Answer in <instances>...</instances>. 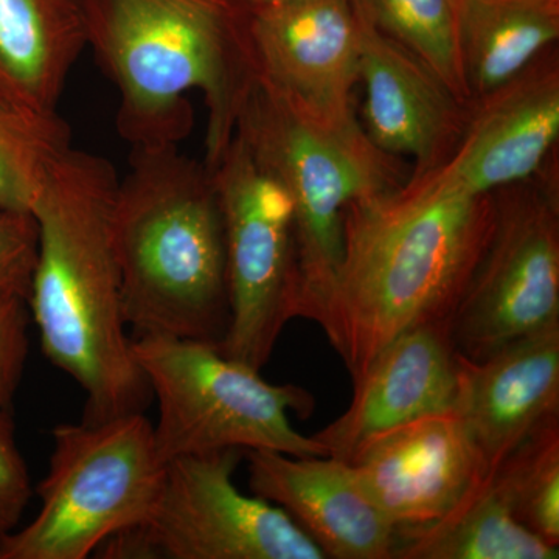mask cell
<instances>
[{
	"label": "cell",
	"instance_id": "obj_1",
	"mask_svg": "<svg viewBox=\"0 0 559 559\" xmlns=\"http://www.w3.org/2000/svg\"><path fill=\"white\" fill-rule=\"evenodd\" d=\"M492 215L495 193H471L436 171L347 205L325 334L353 384L404 330L454 316Z\"/></svg>",
	"mask_w": 559,
	"mask_h": 559
},
{
	"label": "cell",
	"instance_id": "obj_2",
	"mask_svg": "<svg viewBox=\"0 0 559 559\" xmlns=\"http://www.w3.org/2000/svg\"><path fill=\"white\" fill-rule=\"evenodd\" d=\"M119 180L105 157L69 148L32 209L39 242L28 311L44 356L83 390L87 421L143 412L153 400L123 314L114 238Z\"/></svg>",
	"mask_w": 559,
	"mask_h": 559
},
{
	"label": "cell",
	"instance_id": "obj_3",
	"mask_svg": "<svg viewBox=\"0 0 559 559\" xmlns=\"http://www.w3.org/2000/svg\"><path fill=\"white\" fill-rule=\"evenodd\" d=\"M87 46L120 92L117 131L131 148L179 145L193 128L186 95L209 110L205 164L229 146L253 72L231 0H81Z\"/></svg>",
	"mask_w": 559,
	"mask_h": 559
},
{
	"label": "cell",
	"instance_id": "obj_4",
	"mask_svg": "<svg viewBox=\"0 0 559 559\" xmlns=\"http://www.w3.org/2000/svg\"><path fill=\"white\" fill-rule=\"evenodd\" d=\"M114 202L123 314L146 334L219 347L230 322L226 229L212 168L179 145L131 148Z\"/></svg>",
	"mask_w": 559,
	"mask_h": 559
},
{
	"label": "cell",
	"instance_id": "obj_5",
	"mask_svg": "<svg viewBox=\"0 0 559 559\" xmlns=\"http://www.w3.org/2000/svg\"><path fill=\"white\" fill-rule=\"evenodd\" d=\"M235 132L282 183L294 210L296 318L330 325L352 202L400 189L411 171L359 119L331 120L253 75Z\"/></svg>",
	"mask_w": 559,
	"mask_h": 559
},
{
	"label": "cell",
	"instance_id": "obj_6",
	"mask_svg": "<svg viewBox=\"0 0 559 559\" xmlns=\"http://www.w3.org/2000/svg\"><path fill=\"white\" fill-rule=\"evenodd\" d=\"M38 514L0 539V559H86L117 533L143 524L167 463L143 412L51 430Z\"/></svg>",
	"mask_w": 559,
	"mask_h": 559
},
{
	"label": "cell",
	"instance_id": "obj_7",
	"mask_svg": "<svg viewBox=\"0 0 559 559\" xmlns=\"http://www.w3.org/2000/svg\"><path fill=\"white\" fill-rule=\"evenodd\" d=\"M131 348L159 406L154 440L165 463L223 450L329 455L290 423V414L307 417L314 409L307 390L271 384L204 342L146 334L131 337Z\"/></svg>",
	"mask_w": 559,
	"mask_h": 559
},
{
	"label": "cell",
	"instance_id": "obj_8",
	"mask_svg": "<svg viewBox=\"0 0 559 559\" xmlns=\"http://www.w3.org/2000/svg\"><path fill=\"white\" fill-rule=\"evenodd\" d=\"M559 323L558 153L532 178L495 191V215L454 316L460 355L481 360Z\"/></svg>",
	"mask_w": 559,
	"mask_h": 559
},
{
	"label": "cell",
	"instance_id": "obj_9",
	"mask_svg": "<svg viewBox=\"0 0 559 559\" xmlns=\"http://www.w3.org/2000/svg\"><path fill=\"white\" fill-rule=\"evenodd\" d=\"M242 455L223 450L167 462L148 520L106 540L97 557L326 559L280 507L237 488Z\"/></svg>",
	"mask_w": 559,
	"mask_h": 559
},
{
	"label": "cell",
	"instance_id": "obj_10",
	"mask_svg": "<svg viewBox=\"0 0 559 559\" xmlns=\"http://www.w3.org/2000/svg\"><path fill=\"white\" fill-rule=\"evenodd\" d=\"M226 229L230 322L224 355L266 366L283 329L296 319V241L289 194L235 132L212 168Z\"/></svg>",
	"mask_w": 559,
	"mask_h": 559
},
{
	"label": "cell",
	"instance_id": "obj_11",
	"mask_svg": "<svg viewBox=\"0 0 559 559\" xmlns=\"http://www.w3.org/2000/svg\"><path fill=\"white\" fill-rule=\"evenodd\" d=\"M253 75L331 120L358 119L359 35L353 0H278L241 13Z\"/></svg>",
	"mask_w": 559,
	"mask_h": 559
},
{
	"label": "cell",
	"instance_id": "obj_12",
	"mask_svg": "<svg viewBox=\"0 0 559 559\" xmlns=\"http://www.w3.org/2000/svg\"><path fill=\"white\" fill-rule=\"evenodd\" d=\"M349 465L396 533L443 520L489 474L473 433L455 412L385 433Z\"/></svg>",
	"mask_w": 559,
	"mask_h": 559
},
{
	"label": "cell",
	"instance_id": "obj_13",
	"mask_svg": "<svg viewBox=\"0 0 559 559\" xmlns=\"http://www.w3.org/2000/svg\"><path fill=\"white\" fill-rule=\"evenodd\" d=\"M358 17L362 128L390 156L414 159L411 176L448 160L468 121L471 102L460 100L429 66L401 46L353 0Z\"/></svg>",
	"mask_w": 559,
	"mask_h": 559
},
{
	"label": "cell",
	"instance_id": "obj_14",
	"mask_svg": "<svg viewBox=\"0 0 559 559\" xmlns=\"http://www.w3.org/2000/svg\"><path fill=\"white\" fill-rule=\"evenodd\" d=\"M452 318L426 320L400 333L358 382L347 411L312 436L329 455L353 463L371 441L417 419L454 412L459 352Z\"/></svg>",
	"mask_w": 559,
	"mask_h": 559
},
{
	"label": "cell",
	"instance_id": "obj_15",
	"mask_svg": "<svg viewBox=\"0 0 559 559\" xmlns=\"http://www.w3.org/2000/svg\"><path fill=\"white\" fill-rule=\"evenodd\" d=\"M559 50L550 47L520 75L471 102L448 160L433 168L476 194L532 178L558 153Z\"/></svg>",
	"mask_w": 559,
	"mask_h": 559
},
{
	"label": "cell",
	"instance_id": "obj_16",
	"mask_svg": "<svg viewBox=\"0 0 559 559\" xmlns=\"http://www.w3.org/2000/svg\"><path fill=\"white\" fill-rule=\"evenodd\" d=\"M250 492L280 507L326 559H393L399 533L353 465L331 455L245 451Z\"/></svg>",
	"mask_w": 559,
	"mask_h": 559
},
{
	"label": "cell",
	"instance_id": "obj_17",
	"mask_svg": "<svg viewBox=\"0 0 559 559\" xmlns=\"http://www.w3.org/2000/svg\"><path fill=\"white\" fill-rule=\"evenodd\" d=\"M455 414L496 468L522 440L559 415V323L481 360L459 353Z\"/></svg>",
	"mask_w": 559,
	"mask_h": 559
},
{
	"label": "cell",
	"instance_id": "obj_18",
	"mask_svg": "<svg viewBox=\"0 0 559 559\" xmlns=\"http://www.w3.org/2000/svg\"><path fill=\"white\" fill-rule=\"evenodd\" d=\"M86 47L81 0H0V105L58 112Z\"/></svg>",
	"mask_w": 559,
	"mask_h": 559
},
{
	"label": "cell",
	"instance_id": "obj_19",
	"mask_svg": "<svg viewBox=\"0 0 559 559\" xmlns=\"http://www.w3.org/2000/svg\"><path fill=\"white\" fill-rule=\"evenodd\" d=\"M471 102L520 75L559 39V0H452Z\"/></svg>",
	"mask_w": 559,
	"mask_h": 559
},
{
	"label": "cell",
	"instance_id": "obj_20",
	"mask_svg": "<svg viewBox=\"0 0 559 559\" xmlns=\"http://www.w3.org/2000/svg\"><path fill=\"white\" fill-rule=\"evenodd\" d=\"M511 513L489 474L459 507L428 527L399 533L393 559H558Z\"/></svg>",
	"mask_w": 559,
	"mask_h": 559
},
{
	"label": "cell",
	"instance_id": "obj_21",
	"mask_svg": "<svg viewBox=\"0 0 559 559\" xmlns=\"http://www.w3.org/2000/svg\"><path fill=\"white\" fill-rule=\"evenodd\" d=\"M489 479L525 528L559 547V415L522 440Z\"/></svg>",
	"mask_w": 559,
	"mask_h": 559
},
{
	"label": "cell",
	"instance_id": "obj_22",
	"mask_svg": "<svg viewBox=\"0 0 559 559\" xmlns=\"http://www.w3.org/2000/svg\"><path fill=\"white\" fill-rule=\"evenodd\" d=\"M70 145L60 114L0 105V209L32 213L44 183Z\"/></svg>",
	"mask_w": 559,
	"mask_h": 559
},
{
	"label": "cell",
	"instance_id": "obj_23",
	"mask_svg": "<svg viewBox=\"0 0 559 559\" xmlns=\"http://www.w3.org/2000/svg\"><path fill=\"white\" fill-rule=\"evenodd\" d=\"M382 33L429 66L463 102H471L452 0H356Z\"/></svg>",
	"mask_w": 559,
	"mask_h": 559
},
{
	"label": "cell",
	"instance_id": "obj_24",
	"mask_svg": "<svg viewBox=\"0 0 559 559\" xmlns=\"http://www.w3.org/2000/svg\"><path fill=\"white\" fill-rule=\"evenodd\" d=\"M38 242L33 213L0 209V300L28 299Z\"/></svg>",
	"mask_w": 559,
	"mask_h": 559
},
{
	"label": "cell",
	"instance_id": "obj_25",
	"mask_svg": "<svg viewBox=\"0 0 559 559\" xmlns=\"http://www.w3.org/2000/svg\"><path fill=\"white\" fill-rule=\"evenodd\" d=\"M33 495L10 409L0 406V539L17 528Z\"/></svg>",
	"mask_w": 559,
	"mask_h": 559
},
{
	"label": "cell",
	"instance_id": "obj_26",
	"mask_svg": "<svg viewBox=\"0 0 559 559\" xmlns=\"http://www.w3.org/2000/svg\"><path fill=\"white\" fill-rule=\"evenodd\" d=\"M27 300H0V406L11 409L28 358Z\"/></svg>",
	"mask_w": 559,
	"mask_h": 559
},
{
	"label": "cell",
	"instance_id": "obj_27",
	"mask_svg": "<svg viewBox=\"0 0 559 559\" xmlns=\"http://www.w3.org/2000/svg\"><path fill=\"white\" fill-rule=\"evenodd\" d=\"M231 2H234V5L237 7L241 13H249V11L271 5V3L278 2V0H231Z\"/></svg>",
	"mask_w": 559,
	"mask_h": 559
}]
</instances>
